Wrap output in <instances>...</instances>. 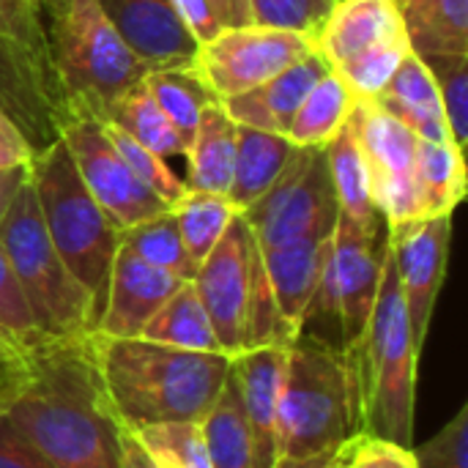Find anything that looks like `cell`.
Returning a JSON list of instances; mask_svg holds the SVG:
<instances>
[{
    "label": "cell",
    "instance_id": "cell-1",
    "mask_svg": "<svg viewBox=\"0 0 468 468\" xmlns=\"http://www.w3.org/2000/svg\"><path fill=\"white\" fill-rule=\"evenodd\" d=\"M0 417L52 468H121V428L101 403L80 337L36 346L27 373L0 398Z\"/></svg>",
    "mask_w": 468,
    "mask_h": 468
},
{
    "label": "cell",
    "instance_id": "cell-2",
    "mask_svg": "<svg viewBox=\"0 0 468 468\" xmlns=\"http://www.w3.org/2000/svg\"><path fill=\"white\" fill-rule=\"evenodd\" d=\"M107 414L123 431L200 422L230 376V354L184 351L143 337H80Z\"/></svg>",
    "mask_w": 468,
    "mask_h": 468
},
{
    "label": "cell",
    "instance_id": "cell-3",
    "mask_svg": "<svg viewBox=\"0 0 468 468\" xmlns=\"http://www.w3.org/2000/svg\"><path fill=\"white\" fill-rule=\"evenodd\" d=\"M365 433L354 356L318 335L299 332L285 351L280 392V455L310 458L343 450Z\"/></svg>",
    "mask_w": 468,
    "mask_h": 468
},
{
    "label": "cell",
    "instance_id": "cell-4",
    "mask_svg": "<svg viewBox=\"0 0 468 468\" xmlns=\"http://www.w3.org/2000/svg\"><path fill=\"white\" fill-rule=\"evenodd\" d=\"M49 71L69 112H101L148 66L132 55L99 0H36Z\"/></svg>",
    "mask_w": 468,
    "mask_h": 468
},
{
    "label": "cell",
    "instance_id": "cell-5",
    "mask_svg": "<svg viewBox=\"0 0 468 468\" xmlns=\"http://www.w3.org/2000/svg\"><path fill=\"white\" fill-rule=\"evenodd\" d=\"M422 348L414 343L409 313L392 252L387 250L376 304L359 346L351 351L359 387L365 433L403 447H414L417 365Z\"/></svg>",
    "mask_w": 468,
    "mask_h": 468
},
{
    "label": "cell",
    "instance_id": "cell-6",
    "mask_svg": "<svg viewBox=\"0 0 468 468\" xmlns=\"http://www.w3.org/2000/svg\"><path fill=\"white\" fill-rule=\"evenodd\" d=\"M27 170L49 241L63 258L66 269L90 296L99 324L107 299L110 269L121 244V230L85 189L60 137L49 148L33 154Z\"/></svg>",
    "mask_w": 468,
    "mask_h": 468
},
{
    "label": "cell",
    "instance_id": "cell-7",
    "mask_svg": "<svg viewBox=\"0 0 468 468\" xmlns=\"http://www.w3.org/2000/svg\"><path fill=\"white\" fill-rule=\"evenodd\" d=\"M0 247L14 269L33 321L47 337L71 340L96 329L93 302L49 241L30 178L22 184L0 222Z\"/></svg>",
    "mask_w": 468,
    "mask_h": 468
},
{
    "label": "cell",
    "instance_id": "cell-8",
    "mask_svg": "<svg viewBox=\"0 0 468 468\" xmlns=\"http://www.w3.org/2000/svg\"><path fill=\"white\" fill-rule=\"evenodd\" d=\"M258 247H277L302 239H332L340 203L329 178L324 148L296 145L271 189L241 211Z\"/></svg>",
    "mask_w": 468,
    "mask_h": 468
},
{
    "label": "cell",
    "instance_id": "cell-9",
    "mask_svg": "<svg viewBox=\"0 0 468 468\" xmlns=\"http://www.w3.org/2000/svg\"><path fill=\"white\" fill-rule=\"evenodd\" d=\"M313 49V36L261 25H239L222 27L214 38L200 44L192 69L200 74L208 90L225 101L263 85Z\"/></svg>",
    "mask_w": 468,
    "mask_h": 468
},
{
    "label": "cell",
    "instance_id": "cell-10",
    "mask_svg": "<svg viewBox=\"0 0 468 468\" xmlns=\"http://www.w3.org/2000/svg\"><path fill=\"white\" fill-rule=\"evenodd\" d=\"M258 269V241L239 214L192 277V285L211 318L217 343L230 356L250 348V313Z\"/></svg>",
    "mask_w": 468,
    "mask_h": 468
},
{
    "label": "cell",
    "instance_id": "cell-11",
    "mask_svg": "<svg viewBox=\"0 0 468 468\" xmlns=\"http://www.w3.org/2000/svg\"><path fill=\"white\" fill-rule=\"evenodd\" d=\"M60 140L66 143L85 189L118 230H129L173 208L132 173L96 115L69 112L60 126Z\"/></svg>",
    "mask_w": 468,
    "mask_h": 468
},
{
    "label": "cell",
    "instance_id": "cell-12",
    "mask_svg": "<svg viewBox=\"0 0 468 468\" xmlns=\"http://www.w3.org/2000/svg\"><path fill=\"white\" fill-rule=\"evenodd\" d=\"M387 250H389L387 222L362 225L340 214L337 228L332 233L326 277L337 302L340 340L348 354L359 346L367 329Z\"/></svg>",
    "mask_w": 468,
    "mask_h": 468
},
{
    "label": "cell",
    "instance_id": "cell-13",
    "mask_svg": "<svg viewBox=\"0 0 468 468\" xmlns=\"http://www.w3.org/2000/svg\"><path fill=\"white\" fill-rule=\"evenodd\" d=\"M354 121L370 167L373 203L387 228L422 219L414 184V156L420 137L373 101H359Z\"/></svg>",
    "mask_w": 468,
    "mask_h": 468
},
{
    "label": "cell",
    "instance_id": "cell-14",
    "mask_svg": "<svg viewBox=\"0 0 468 468\" xmlns=\"http://www.w3.org/2000/svg\"><path fill=\"white\" fill-rule=\"evenodd\" d=\"M450 241H452V214L414 219L389 228V252L398 269L409 326L420 348H425L436 299L447 274Z\"/></svg>",
    "mask_w": 468,
    "mask_h": 468
},
{
    "label": "cell",
    "instance_id": "cell-15",
    "mask_svg": "<svg viewBox=\"0 0 468 468\" xmlns=\"http://www.w3.org/2000/svg\"><path fill=\"white\" fill-rule=\"evenodd\" d=\"M0 115L19 129L33 154L49 148L69 118L49 69L8 36H0Z\"/></svg>",
    "mask_w": 468,
    "mask_h": 468
},
{
    "label": "cell",
    "instance_id": "cell-16",
    "mask_svg": "<svg viewBox=\"0 0 468 468\" xmlns=\"http://www.w3.org/2000/svg\"><path fill=\"white\" fill-rule=\"evenodd\" d=\"M288 346H255L230 359V381L241 417L252 436L255 466L271 468L280 458V392Z\"/></svg>",
    "mask_w": 468,
    "mask_h": 468
},
{
    "label": "cell",
    "instance_id": "cell-17",
    "mask_svg": "<svg viewBox=\"0 0 468 468\" xmlns=\"http://www.w3.org/2000/svg\"><path fill=\"white\" fill-rule=\"evenodd\" d=\"M99 5L148 71L195 66L200 44L178 16L173 0H99Z\"/></svg>",
    "mask_w": 468,
    "mask_h": 468
},
{
    "label": "cell",
    "instance_id": "cell-18",
    "mask_svg": "<svg viewBox=\"0 0 468 468\" xmlns=\"http://www.w3.org/2000/svg\"><path fill=\"white\" fill-rule=\"evenodd\" d=\"M178 285V277L145 263L132 250L118 244L104 310L93 332L107 337H140L148 318L173 296Z\"/></svg>",
    "mask_w": 468,
    "mask_h": 468
},
{
    "label": "cell",
    "instance_id": "cell-19",
    "mask_svg": "<svg viewBox=\"0 0 468 468\" xmlns=\"http://www.w3.org/2000/svg\"><path fill=\"white\" fill-rule=\"evenodd\" d=\"M395 38H406L398 0H335L315 33V49L332 69H340L351 58Z\"/></svg>",
    "mask_w": 468,
    "mask_h": 468
},
{
    "label": "cell",
    "instance_id": "cell-20",
    "mask_svg": "<svg viewBox=\"0 0 468 468\" xmlns=\"http://www.w3.org/2000/svg\"><path fill=\"white\" fill-rule=\"evenodd\" d=\"M329 69L332 66L324 60V55L313 49L285 71L266 80L263 85L239 93L233 99H225L222 107L239 126H252L271 134H288L299 104Z\"/></svg>",
    "mask_w": 468,
    "mask_h": 468
},
{
    "label": "cell",
    "instance_id": "cell-21",
    "mask_svg": "<svg viewBox=\"0 0 468 468\" xmlns=\"http://www.w3.org/2000/svg\"><path fill=\"white\" fill-rule=\"evenodd\" d=\"M258 250L280 318L285 321L288 332L296 337L307 315V307L318 291V282L324 277L332 252V239H302V241L258 247Z\"/></svg>",
    "mask_w": 468,
    "mask_h": 468
},
{
    "label": "cell",
    "instance_id": "cell-22",
    "mask_svg": "<svg viewBox=\"0 0 468 468\" xmlns=\"http://www.w3.org/2000/svg\"><path fill=\"white\" fill-rule=\"evenodd\" d=\"M370 101L378 104L392 118H398L403 126H409L420 140H431V143L452 140L436 93V82L417 52H409L403 58L387 88Z\"/></svg>",
    "mask_w": 468,
    "mask_h": 468
},
{
    "label": "cell",
    "instance_id": "cell-23",
    "mask_svg": "<svg viewBox=\"0 0 468 468\" xmlns=\"http://www.w3.org/2000/svg\"><path fill=\"white\" fill-rule=\"evenodd\" d=\"M184 159L186 189L228 197L236 162V121L225 112L222 101H211L203 110Z\"/></svg>",
    "mask_w": 468,
    "mask_h": 468
},
{
    "label": "cell",
    "instance_id": "cell-24",
    "mask_svg": "<svg viewBox=\"0 0 468 468\" xmlns=\"http://www.w3.org/2000/svg\"><path fill=\"white\" fill-rule=\"evenodd\" d=\"M293 151L296 145L285 134H271L236 123V162H233V181H230L228 200L239 211L250 208L271 189V184L280 178Z\"/></svg>",
    "mask_w": 468,
    "mask_h": 468
},
{
    "label": "cell",
    "instance_id": "cell-25",
    "mask_svg": "<svg viewBox=\"0 0 468 468\" xmlns=\"http://www.w3.org/2000/svg\"><path fill=\"white\" fill-rule=\"evenodd\" d=\"M326 154V167L329 178L340 203V214H346L354 222L362 225H376L384 222L373 203V186H370V167L356 134V121L354 115L346 121V126L324 145Z\"/></svg>",
    "mask_w": 468,
    "mask_h": 468
},
{
    "label": "cell",
    "instance_id": "cell-26",
    "mask_svg": "<svg viewBox=\"0 0 468 468\" xmlns=\"http://www.w3.org/2000/svg\"><path fill=\"white\" fill-rule=\"evenodd\" d=\"M414 184L422 219L452 214L466 197V156L452 140L417 143Z\"/></svg>",
    "mask_w": 468,
    "mask_h": 468
},
{
    "label": "cell",
    "instance_id": "cell-27",
    "mask_svg": "<svg viewBox=\"0 0 468 468\" xmlns=\"http://www.w3.org/2000/svg\"><path fill=\"white\" fill-rule=\"evenodd\" d=\"M400 16L420 58L468 55V0H406Z\"/></svg>",
    "mask_w": 468,
    "mask_h": 468
},
{
    "label": "cell",
    "instance_id": "cell-28",
    "mask_svg": "<svg viewBox=\"0 0 468 468\" xmlns=\"http://www.w3.org/2000/svg\"><path fill=\"white\" fill-rule=\"evenodd\" d=\"M356 104L359 99L354 96L348 82L335 69H329L299 104L285 137L302 148H324L346 126Z\"/></svg>",
    "mask_w": 468,
    "mask_h": 468
},
{
    "label": "cell",
    "instance_id": "cell-29",
    "mask_svg": "<svg viewBox=\"0 0 468 468\" xmlns=\"http://www.w3.org/2000/svg\"><path fill=\"white\" fill-rule=\"evenodd\" d=\"M140 337L184 351H222L211 318L192 282H181L173 291V296L148 318Z\"/></svg>",
    "mask_w": 468,
    "mask_h": 468
},
{
    "label": "cell",
    "instance_id": "cell-30",
    "mask_svg": "<svg viewBox=\"0 0 468 468\" xmlns=\"http://www.w3.org/2000/svg\"><path fill=\"white\" fill-rule=\"evenodd\" d=\"M104 123L118 126L121 132H126L132 140H137L140 145H145L148 151H154L162 159H178L186 156V145L178 137V132L173 129V123L167 121V115L159 110V104L154 101V96L148 93L145 82H134L132 88H126L104 112L101 118Z\"/></svg>",
    "mask_w": 468,
    "mask_h": 468
},
{
    "label": "cell",
    "instance_id": "cell-31",
    "mask_svg": "<svg viewBox=\"0 0 468 468\" xmlns=\"http://www.w3.org/2000/svg\"><path fill=\"white\" fill-rule=\"evenodd\" d=\"M143 82H145L148 93L154 96V101L159 104V110L173 123V129L178 132V137L184 140V145L192 143L203 110L211 101H219L192 66L148 71L143 77Z\"/></svg>",
    "mask_w": 468,
    "mask_h": 468
},
{
    "label": "cell",
    "instance_id": "cell-32",
    "mask_svg": "<svg viewBox=\"0 0 468 468\" xmlns=\"http://www.w3.org/2000/svg\"><path fill=\"white\" fill-rule=\"evenodd\" d=\"M173 214L186 255L200 266L241 211L225 195L186 189V195L173 206Z\"/></svg>",
    "mask_w": 468,
    "mask_h": 468
},
{
    "label": "cell",
    "instance_id": "cell-33",
    "mask_svg": "<svg viewBox=\"0 0 468 468\" xmlns=\"http://www.w3.org/2000/svg\"><path fill=\"white\" fill-rule=\"evenodd\" d=\"M200 425H203L211 468H258L252 436L241 417L230 376H228L222 395L217 398L211 411L200 420Z\"/></svg>",
    "mask_w": 468,
    "mask_h": 468
},
{
    "label": "cell",
    "instance_id": "cell-34",
    "mask_svg": "<svg viewBox=\"0 0 468 468\" xmlns=\"http://www.w3.org/2000/svg\"><path fill=\"white\" fill-rule=\"evenodd\" d=\"M121 244L126 250H132L137 258H143L145 263L178 277L181 282H192V277L197 271V266L192 263V258L184 250L173 208H167L129 230H121Z\"/></svg>",
    "mask_w": 468,
    "mask_h": 468
},
{
    "label": "cell",
    "instance_id": "cell-35",
    "mask_svg": "<svg viewBox=\"0 0 468 468\" xmlns=\"http://www.w3.org/2000/svg\"><path fill=\"white\" fill-rule=\"evenodd\" d=\"M129 433L154 468H211L200 422H159Z\"/></svg>",
    "mask_w": 468,
    "mask_h": 468
},
{
    "label": "cell",
    "instance_id": "cell-36",
    "mask_svg": "<svg viewBox=\"0 0 468 468\" xmlns=\"http://www.w3.org/2000/svg\"><path fill=\"white\" fill-rule=\"evenodd\" d=\"M458 148H466L468 140V55H428L422 58Z\"/></svg>",
    "mask_w": 468,
    "mask_h": 468
},
{
    "label": "cell",
    "instance_id": "cell-37",
    "mask_svg": "<svg viewBox=\"0 0 468 468\" xmlns=\"http://www.w3.org/2000/svg\"><path fill=\"white\" fill-rule=\"evenodd\" d=\"M104 123V121H101ZM104 132L110 137V143L115 145V151L123 156V162L132 167V173L151 189L156 192L167 206H176L184 195H186V181L178 178L173 173V167L167 165V159L156 156L154 151H148L145 145H140L137 140H132L126 132H121L112 123H104Z\"/></svg>",
    "mask_w": 468,
    "mask_h": 468
},
{
    "label": "cell",
    "instance_id": "cell-38",
    "mask_svg": "<svg viewBox=\"0 0 468 468\" xmlns=\"http://www.w3.org/2000/svg\"><path fill=\"white\" fill-rule=\"evenodd\" d=\"M335 0H247L250 25L313 36L324 25Z\"/></svg>",
    "mask_w": 468,
    "mask_h": 468
},
{
    "label": "cell",
    "instance_id": "cell-39",
    "mask_svg": "<svg viewBox=\"0 0 468 468\" xmlns=\"http://www.w3.org/2000/svg\"><path fill=\"white\" fill-rule=\"evenodd\" d=\"M0 332H5L8 337H14L16 343L36 348L52 337H47L38 324L33 321V313L22 296V288L14 277V269L0 247Z\"/></svg>",
    "mask_w": 468,
    "mask_h": 468
},
{
    "label": "cell",
    "instance_id": "cell-40",
    "mask_svg": "<svg viewBox=\"0 0 468 468\" xmlns=\"http://www.w3.org/2000/svg\"><path fill=\"white\" fill-rule=\"evenodd\" d=\"M468 406L422 447L414 450L417 468H468Z\"/></svg>",
    "mask_w": 468,
    "mask_h": 468
},
{
    "label": "cell",
    "instance_id": "cell-41",
    "mask_svg": "<svg viewBox=\"0 0 468 468\" xmlns=\"http://www.w3.org/2000/svg\"><path fill=\"white\" fill-rule=\"evenodd\" d=\"M0 36H8L11 41L22 44L49 69L36 0H0Z\"/></svg>",
    "mask_w": 468,
    "mask_h": 468
},
{
    "label": "cell",
    "instance_id": "cell-42",
    "mask_svg": "<svg viewBox=\"0 0 468 468\" xmlns=\"http://www.w3.org/2000/svg\"><path fill=\"white\" fill-rule=\"evenodd\" d=\"M343 468H417L414 447H403L378 436H356L343 450Z\"/></svg>",
    "mask_w": 468,
    "mask_h": 468
},
{
    "label": "cell",
    "instance_id": "cell-43",
    "mask_svg": "<svg viewBox=\"0 0 468 468\" xmlns=\"http://www.w3.org/2000/svg\"><path fill=\"white\" fill-rule=\"evenodd\" d=\"M0 468H52L0 417Z\"/></svg>",
    "mask_w": 468,
    "mask_h": 468
},
{
    "label": "cell",
    "instance_id": "cell-44",
    "mask_svg": "<svg viewBox=\"0 0 468 468\" xmlns=\"http://www.w3.org/2000/svg\"><path fill=\"white\" fill-rule=\"evenodd\" d=\"M33 348L16 343L5 332H0V398L16 387V381L27 373L30 367Z\"/></svg>",
    "mask_w": 468,
    "mask_h": 468
},
{
    "label": "cell",
    "instance_id": "cell-45",
    "mask_svg": "<svg viewBox=\"0 0 468 468\" xmlns=\"http://www.w3.org/2000/svg\"><path fill=\"white\" fill-rule=\"evenodd\" d=\"M173 5H176L178 16L184 19V25L189 27V33L197 38V44H206L208 38H214L222 30L208 0H173Z\"/></svg>",
    "mask_w": 468,
    "mask_h": 468
},
{
    "label": "cell",
    "instance_id": "cell-46",
    "mask_svg": "<svg viewBox=\"0 0 468 468\" xmlns=\"http://www.w3.org/2000/svg\"><path fill=\"white\" fill-rule=\"evenodd\" d=\"M33 151L27 145V140L19 134V129L5 121L0 115V167H11V165H25L30 162Z\"/></svg>",
    "mask_w": 468,
    "mask_h": 468
},
{
    "label": "cell",
    "instance_id": "cell-47",
    "mask_svg": "<svg viewBox=\"0 0 468 468\" xmlns=\"http://www.w3.org/2000/svg\"><path fill=\"white\" fill-rule=\"evenodd\" d=\"M27 176H30L27 162L25 165H11V167H0V222H3V217L8 211V206L14 203L16 192L27 181Z\"/></svg>",
    "mask_w": 468,
    "mask_h": 468
},
{
    "label": "cell",
    "instance_id": "cell-48",
    "mask_svg": "<svg viewBox=\"0 0 468 468\" xmlns=\"http://www.w3.org/2000/svg\"><path fill=\"white\" fill-rule=\"evenodd\" d=\"M219 25L222 27H239V25H250V8L247 0H208Z\"/></svg>",
    "mask_w": 468,
    "mask_h": 468
},
{
    "label": "cell",
    "instance_id": "cell-49",
    "mask_svg": "<svg viewBox=\"0 0 468 468\" xmlns=\"http://www.w3.org/2000/svg\"><path fill=\"white\" fill-rule=\"evenodd\" d=\"M343 450H332V452H321V455H310V458H285V455H280L271 468H340Z\"/></svg>",
    "mask_w": 468,
    "mask_h": 468
},
{
    "label": "cell",
    "instance_id": "cell-50",
    "mask_svg": "<svg viewBox=\"0 0 468 468\" xmlns=\"http://www.w3.org/2000/svg\"><path fill=\"white\" fill-rule=\"evenodd\" d=\"M118 444H121V468H154L129 431H123V428L118 431Z\"/></svg>",
    "mask_w": 468,
    "mask_h": 468
},
{
    "label": "cell",
    "instance_id": "cell-51",
    "mask_svg": "<svg viewBox=\"0 0 468 468\" xmlns=\"http://www.w3.org/2000/svg\"><path fill=\"white\" fill-rule=\"evenodd\" d=\"M403 3H406V0H398V5H403Z\"/></svg>",
    "mask_w": 468,
    "mask_h": 468
},
{
    "label": "cell",
    "instance_id": "cell-52",
    "mask_svg": "<svg viewBox=\"0 0 468 468\" xmlns=\"http://www.w3.org/2000/svg\"><path fill=\"white\" fill-rule=\"evenodd\" d=\"M340 468H343V463H340Z\"/></svg>",
    "mask_w": 468,
    "mask_h": 468
}]
</instances>
